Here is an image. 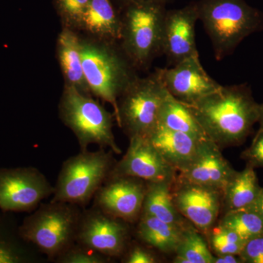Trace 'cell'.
Instances as JSON below:
<instances>
[{
  "mask_svg": "<svg viewBox=\"0 0 263 263\" xmlns=\"http://www.w3.org/2000/svg\"><path fill=\"white\" fill-rule=\"evenodd\" d=\"M146 138L164 160L178 172L183 171L192 162L201 141L160 124H157Z\"/></svg>",
  "mask_w": 263,
  "mask_h": 263,
  "instance_id": "18",
  "label": "cell"
},
{
  "mask_svg": "<svg viewBox=\"0 0 263 263\" xmlns=\"http://www.w3.org/2000/svg\"><path fill=\"white\" fill-rule=\"evenodd\" d=\"M75 31L94 39L119 41L120 13L113 0H91Z\"/></svg>",
  "mask_w": 263,
  "mask_h": 263,
  "instance_id": "17",
  "label": "cell"
},
{
  "mask_svg": "<svg viewBox=\"0 0 263 263\" xmlns=\"http://www.w3.org/2000/svg\"><path fill=\"white\" fill-rule=\"evenodd\" d=\"M248 209L257 213L263 219V187L261 189L260 193H259L255 201Z\"/></svg>",
  "mask_w": 263,
  "mask_h": 263,
  "instance_id": "33",
  "label": "cell"
},
{
  "mask_svg": "<svg viewBox=\"0 0 263 263\" xmlns=\"http://www.w3.org/2000/svg\"><path fill=\"white\" fill-rule=\"evenodd\" d=\"M168 94L157 70L138 77L118 100V126L129 138H146L157 126L161 105Z\"/></svg>",
  "mask_w": 263,
  "mask_h": 263,
  "instance_id": "8",
  "label": "cell"
},
{
  "mask_svg": "<svg viewBox=\"0 0 263 263\" xmlns=\"http://www.w3.org/2000/svg\"><path fill=\"white\" fill-rule=\"evenodd\" d=\"M247 164L255 168H263V130H258L252 144L241 153Z\"/></svg>",
  "mask_w": 263,
  "mask_h": 263,
  "instance_id": "29",
  "label": "cell"
},
{
  "mask_svg": "<svg viewBox=\"0 0 263 263\" xmlns=\"http://www.w3.org/2000/svg\"><path fill=\"white\" fill-rule=\"evenodd\" d=\"M175 253L176 263H213L214 257L201 232L191 223L183 230Z\"/></svg>",
  "mask_w": 263,
  "mask_h": 263,
  "instance_id": "24",
  "label": "cell"
},
{
  "mask_svg": "<svg viewBox=\"0 0 263 263\" xmlns=\"http://www.w3.org/2000/svg\"><path fill=\"white\" fill-rule=\"evenodd\" d=\"M262 186L252 166L247 164L235 171L222 190V205L226 212L248 209L257 199Z\"/></svg>",
  "mask_w": 263,
  "mask_h": 263,
  "instance_id": "21",
  "label": "cell"
},
{
  "mask_svg": "<svg viewBox=\"0 0 263 263\" xmlns=\"http://www.w3.org/2000/svg\"><path fill=\"white\" fill-rule=\"evenodd\" d=\"M91 0H53V8L62 27L75 30Z\"/></svg>",
  "mask_w": 263,
  "mask_h": 263,
  "instance_id": "27",
  "label": "cell"
},
{
  "mask_svg": "<svg viewBox=\"0 0 263 263\" xmlns=\"http://www.w3.org/2000/svg\"><path fill=\"white\" fill-rule=\"evenodd\" d=\"M127 152L122 160L116 162L110 176H125L143 180L146 182L173 181L176 171L146 137L129 138Z\"/></svg>",
  "mask_w": 263,
  "mask_h": 263,
  "instance_id": "14",
  "label": "cell"
},
{
  "mask_svg": "<svg viewBox=\"0 0 263 263\" xmlns=\"http://www.w3.org/2000/svg\"><path fill=\"white\" fill-rule=\"evenodd\" d=\"M123 262L126 263H155L157 259L149 250L140 245H133L127 249L123 254Z\"/></svg>",
  "mask_w": 263,
  "mask_h": 263,
  "instance_id": "31",
  "label": "cell"
},
{
  "mask_svg": "<svg viewBox=\"0 0 263 263\" xmlns=\"http://www.w3.org/2000/svg\"><path fill=\"white\" fill-rule=\"evenodd\" d=\"M235 170L210 139L200 142L196 155L176 178L222 192Z\"/></svg>",
  "mask_w": 263,
  "mask_h": 263,
  "instance_id": "16",
  "label": "cell"
},
{
  "mask_svg": "<svg viewBox=\"0 0 263 263\" xmlns=\"http://www.w3.org/2000/svg\"><path fill=\"white\" fill-rule=\"evenodd\" d=\"M258 123L259 130H263V103L259 104Z\"/></svg>",
  "mask_w": 263,
  "mask_h": 263,
  "instance_id": "35",
  "label": "cell"
},
{
  "mask_svg": "<svg viewBox=\"0 0 263 263\" xmlns=\"http://www.w3.org/2000/svg\"><path fill=\"white\" fill-rule=\"evenodd\" d=\"M114 3H115L116 5L125 4V3H134V2H144V1H155V2H161V3H164L167 4L170 0H113Z\"/></svg>",
  "mask_w": 263,
  "mask_h": 263,
  "instance_id": "34",
  "label": "cell"
},
{
  "mask_svg": "<svg viewBox=\"0 0 263 263\" xmlns=\"http://www.w3.org/2000/svg\"><path fill=\"white\" fill-rule=\"evenodd\" d=\"M157 124L186 133L200 141L209 139L188 105L170 94L161 105Z\"/></svg>",
  "mask_w": 263,
  "mask_h": 263,
  "instance_id": "23",
  "label": "cell"
},
{
  "mask_svg": "<svg viewBox=\"0 0 263 263\" xmlns=\"http://www.w3.org/2000/svg\"><path fill=\"white\" fill-rule=\"evenodd\" d=\"M54 186L33 167L0 169V209L30 212L53 195Z\"/></svg>",
  "mask_w": 263,
  "mask_h": 263,
  "instance_id": "9",
  "label": "cell"
},
{
  "mask_svg": "<svg viewBox=\"0 0 263 263\" xmlns=\"http://www.w3.org/2000/svg\"><path fill=\"white\" fill-rule=\"evenodd\" d=\"M213 263H243L239 254L214 255Z\"/></svg>",
  "mask_w": 263,
  "mask_h": 263,
  "instance_id": "32",
  "label": "cell"
},
{
  "mask_svg": "<svg viewBox=\"0 0 263 263\" xmlns=\"http://www.w3.org/2000/svg\"><path fill=\"white\" fill-rule=\"evenodd\" d=\"M172 195L176 209L202 234L215 226L222 205V192L176 178Z\"/></svg>",
  "mask_w": 263,
  "mask_h": 263,
  "instance_id": "12",
  "label": "cell"
},
{
  "mask_svg": "<svg viewBox=\"0 0 263 263\" xmlns=\"http://www.w3.org/2000/svg\"><path fill=\"white\" fill-rule=\"evenodd\" d=\"M209 248L214 255L239 254L247 242L233 230L217 224L207 233Z\"/></svg>",
  "mask_w": 263,
  "mask_h": 263,
  "instance_id": "26",
  "label": "cell"
},
{
  "mask_svg": "<svg viewBox=\"0 0 263 263\" xmlns=\"http://www.w3.org/2000/svg\"><path fill=\"white\" fill-rule=\"evenodd\" d=\"M173 183L174 181L146 182L142 214L174 226L185 227L190 222L180 214L175 205L171 190Z\"/></svg>",
  "mask_w": 263,
  "mask_h": 263,
  "instance_id": "22",
  "label": "cell"
},
{
  "mask_svg": "<svg viewBox=\"0 0 263 263\" xmlns=\"http://www.w3.org/2000/svg\"><path fill=\"white\" fill-rule=\"evenodd\" d=\"M81 212L79 206L68 202H41L24 219L19 234L53 261L75 243Z\"/></svg>",
  "mask_w": 263,
  "mask_h": 263,
  "instance_id": "7",
  "label": "cell"
},
{
  "mask_svg": "<svg viewBox=\"0 0 263 263\" xmlns=\"http://www.w3.org/2000/svg\"><path fill=\"white\" fill-rule=\"evenodd\" d=\"M129 224L92 206L81 212L76 242L110 258L122 257L129 247Z\"/></svg>",
  "mask_w": 263,
  "mask_h": 263,
  "instance_id": "10",
  "label": "cell"
},
{
  "mask_svg": "<svg viewBox=\"0 0 263 263\" xmlns=\"http://www.w3.org/2000/svg\"><path fill=\"white\" fill-rule=\"evenodd\" d=\"M80 36L85 79L93 97L110 104L117 116L118 100L139 76L119 41Z\"/></svg>",
  "mask_w": 263,
  "mask_h": 263,
  "instance_id": "2",
  "label": "cell"
},
{
  "mask_svg": "<svg viewBox=\"0 0 263 263\" xmlns=\"http://www.w3.org/2000/svg\"><path fill=\"white\" fill-rule=\"evenodd\" d=\"M146 187V181L142 179L110 176L95 194L93 206L133 224L141 215Z\"/></svg>",
  "mask_w": 263,
  "mask_h": 263,
  "instance_id": "11",
  "label": "cell"
},
{
  "mask_svg": "<svg viewBox=\"0 0 263 263\" xmlns=\"http://www.w3.org/2000/svg\"><path fill=\"white\" fill-rule=\"evenodd\" d=\"M185 228L142 214L138 221L136 235L142 242L160 252L175 253Z\"/></svg>",
  "mask_w": 263,
  "mask_h": 263,
  "instance_id": "20",
  "label": "cell"
},
{
  "mask_svg": "<svg viewBox=\"0 0 263 263\" xmlns=\"http://www.w3.org/2000/svg\"><path fill=\"white\" fill-rule=\"evenodd\" d=\"M187 105L208 138L221 149L243 144L258 122L259 104L246 84L221 86Z\"/></svg>",
  "mask_w": 263,
  "mask_h": 263,
  "instance_id": "1",
  "label": "cell"
},
{
  "mask_svg": "<svg viewBox=\"0 0 263 263\" xmlns=\"http://www.w3.org/2000/svg\"><path fill=\"white\" fill-rule=\"evenodd\" d=\"M156 70L169 94L186 105L196 103L221 86L204 70L199 54L188 57L170 68Z\"/></svg>",
  "mask_w": 263,
  "mask_h": 263,
  "instance_id": "13",
  "label": "cell"
},
{
  "mask_svg": "<svg viewBox=\"0 0 263 263\" xmlns=\"http://www.w3.org/2000/svg\"><path fill=\"white\" fill-rule=\"evenodd\" d=\"M199 20L212 41L218 60L230 54L263 25V14L245 0H200Z\"/></svg>",
  "mask_w": 263,
  "mask_h": 263,
  "instance_id": "4",
  "label": "cell"
},
{
  "mask_svg": "<svg viewBox=\"0 0 263 263\" xmlns=\"http://www.w3.org/2000/svg\"><path fill=\"white\" fill-rule=\"evenodd\" d=\"M114 152L100 148L81 151L62 164L51 201L84 207L94 198L115 165Z\"/></svg>",
  "mask_w": 263,
  "mask_h": 263,
  "instance_id": "6",
  "label": "cell"
},
{
  "mask_svg": "<svg viewBox=\"0 0 263 263\" xmlns=\"http://www.w3.org/2000/svg\"><path fill=\"white\" fill-rule=\"evenodd\" d=\"M218 224L235 232L246 242L263 235V219L249 209L226 212Z\"/></svg>",
  "mask_w": 263,
  "mask_h": 263,
  "instance_id": "25",
  "label": "cell"
},
{
  "mask_svg": "<svg viewBox=\"0 0 263 263\" xmlns=\"http://www.w3.org/2000/svg\"><path fill=\"white\" fill-rule=\"evenodd\" d=\"M56 54L64 85L72 86L85 95H91L83 69L79 33L74 29L62 27L57 37Z\"/></svg>",
  "mask_w": 263,
  "mask_h": 263,
  "instance_id": "19",
  "label": "cell"
},
{
  "mask_svg": "<svg viewBox=\"0 0 263 263\" xmlns=\"http://www.w3.org/2000/svg\"><path fill=\"white\" fill-rule=\"evenodd\" d=\"M121 18L119 44L138 71H146L162 54L166 3L134 2L118 5Z\"/></svg>",
  "mask_w": 263,
  "mask_h": 263,
  "instance_id": "3",
  "label": "cell"
},
{
  "mask_svg": "<svg viewBox=\"0 0 263 263\" xmlns=\"http://www.w3.org/2000/svg\"><path fill=\"white\" fill-rule=\"evenodd\" d=\"M199 20L197 3L179 9L167 10L164 18L162 54L171 65L199 54L195 41V26Z\"/></svg>",
  "mask_w": 263,
  "mask_h": 263,
  "instance_id": "15",
  "label": "cell"
},
{
  "mask_svg": "<svg viewBox=\"0 0 263 263\" xmlns=\"http://www.w3.org/2000/svg\"><path fill=\"white\" fill-rule=\"evenodd\" d=\"M58 110L62 123L77 138L81 151L88 150L94 144L100 148H109L116 155L122 153L114 134L115 115L93 96L64 85Z\"/></svg>",
  "mask_w": 263,
  "mask_h": 263,
  "instance_id": "5",
  "label": "cell"
},
{
  "mask_svg": "<svg viewBox=\"0 0 263 263\" xmlns=\"http://www.w3.org/2000/svg\"><path fill=\"white\" fill-rule=\"evenodd\" d=\"M240 256L243 263H263V235L248 240Z\"/></svg>",
  "mask_w": 263,
  "mask_h": 263,
  "instance_id": "30",
  "label": "cell"
},
{
  "mask_svg": "<svg viewBox=\"0 0 263 263\" xmlns=\"http://www.w3.org/2000/svg\"><path fill=\"white\" fill-rule=\"evenodd\" d=\"M110 259V257L75 242L53 261L59 263H107Z\"/></svg>",
  "mask_w": 263,
  "mask_h": 263,
  "instance_id": "28",
  "label": "cell"
}]
</instances>
